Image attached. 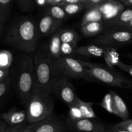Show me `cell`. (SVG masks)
<instances>
[{"mask_svg":"<svg viewBox=\"0 0 132 132\" xmlns=\"http://www.w3.org/2000/svg\"><path fill=\"white\" fill-rule=\"evenodd\" d=\"M60 38L62 43H78L80 36L73 30H60Z\"/></svg>","mask_w":132,"mask_h":132,"instance_id":"obj_22","label":"cell"},{"mask_svg":"<svg viewBox=\"0 0 132 132\" xmlns=\"http://www.w3.org/2000/svg\"><path fill=\"white\" fill-rule=\"evenodd\" d=\"M94 43L103 46H121L132 43V32L126 30L108 31L94 39Z\"/></svg>","mask_w":132,"mask_h":132,"instance_id":"obj_8","label":"cell"},{"mask_svg":"<svg viewBox=\"0 0 132 132\" xmlns=\"http://www.w3.org/2000/svg\"><path fill=\"white\" fill-rule=\"evenodd\" d=\"M36 4H37L38 5H40V6H43V5L47 4L46 0H36Z\"/></svg>","mask_w":132,"mask_h":132,"instance_id":"obj_41","label":"cell"},{"mask_svg":"<svg viewBox=\"0 0 132 132\" xmlns=\"http://www.w3.org/2000/svg\"><path fill=\"white\" fill-rule=\"evenodd\" d=\"M25 127L26 126L24 123L17 125V126H10L9 127H7V128L5 130L4 132H19L22 129Z\"/></svg>","mask_w":132,"mask_h":132,"instance_id":"obj_33","label":"cell"},{"mask_svg":"<svg viewBox=\"0 0 132 132\" xmlns=\"http://www.w3.org/2000/svg\"><path fill=\"white\" fill-rule=\"evenodd\" d=\"M81 61L87 69L88 73L94 80H97L113 87L123 89L132 88L131 81L115 69L97 63H92L83 60H81Z\"/></svg>","mask_w":132,"mask_h":132,"instance_id":"obj_4","label":"cell"},{"mask_svg":"<svg viewBox=\"0 0 132 132\" xmlns=\"http://www.w3.org/2000/svg\"><path fill=\"white\" fill-rule=\"evenodd\" d=\"M69 108V112H68V119L71 120H79L84 118L83 114L81 112V108H79L77 103Z\"/></svg>","mask_w":132,"mask_h":132,"instance_id":"obj_30","label":"cell"},{"mask_svg":"<svg viewBox=\"0 0 132 132\" xmlns=\"http://www.w3.org/2000/svg\"><path fill=\"white\" fill-rule=\"evenodd\" d=\"M99 105L107 111L108 113L117 116L116 108H115L114 101H113V96L110 92L106 94L103 97L102 101L99 103Z\"/></svg>","mask_w":132,"mask_h":132,"instance_id":"obj_23","label":"cell"},{"mask_svg":"<svg viewBox=\"0 0 132 132\" xmlns=\"http://www.w3.org/2000/svg\"><path fill=\"white\" fill-rule=\"evenodd\" d=\"M12 86V81L10 76H8L2 81H0V99L3 101L7 97Z\"/></svg>","mask_w":132,"mask_h":132,"instance_id":"obj_26","label":"cell"},{"mask_svg":"<svg viewBox=\"0 0 132 132\" xmlns=\"http://www.w3.org/2000/svg\"><path fill=\"white\" fill-rule=\"evenodd\" d=\"M104 20V18L99 10L98 6H94L88 9L87 12L85 14L81 22V27L91 22L101 21Z\"/></svg>","mask_w":132,"mask_h":132,"instance_id":"obj_20","label":"cell"},{"mask_svg":"<svg viewBox=\"0 0 132 132\" xmlns=\"http://www.w3.org/2000/svg\"><path fill=\"white\" fill-rule=\"evenodd\" d=\"M48 13L53 18L61 22H63L68 18V15L65 12L63 8L59 5H52L51 7L49 8Z\"/></svg>","mask_w":132,"mask_h":132,"instance_id":"obj_24","label":"cell"},{"mask_svg":"<svg viewBox=\"0 0 132 132\" xmlns=\"http://www.w3.org/2000/svg\"><path fill=\"white\" fill-rule=\"evenodd\" d=\"M106 48L97 44L85 45L78 46L76 50V54L84 57H103Z\"/></svg>","mask_w":132,"mask_h":132,"instance_id":"obj_14","label":"cell"},{"mask_svg":"<svg viewBox=\"0 0 132 132\" xmlns=\"http://www.w3.org/2000/svg\"><path fill=\"white\" fill-rule=\"evenodd\" d=\"M54 61L60 75H63L68 78L81 79L86 81L94 80L88 73L87 69L80 59L61 55L57 59H54Z\"/></svg>","mask_w":132,"mask_h":132,"instance_id":"obj_6","label":"cell"},{"mask_svg":"<svg viewBox=\"0 0 132 132\" xmlns=\"http://www.w3.org/2000/svg\"><path fill=\"white\" fill-rule=\"evenodd\" d=\"M104 1L106 0H87V2H86L85 6H86V8L88 9L92 7L99 6L101 4L103 3Z\"/></svg>","mask_w":132,"mask_h":132,"instance_id":"obj_34","label":"cell"},{"mask_svg":"<svg viewBox=\"0 0 132 132\" xmlns=\"http://www.w3.org/2000/svg\"><path fill=\"white\" fill-rule=\"evenodd\" d=\"M116 30H126L132 32V19L128 23L123 26H121L119 28L116 29ZM113 31V30H112Z\"/></svg>","mask_w":132,"mask_h":132,"instance_id":"obj_37","label":"cell"},{"mask_svg":"<svg viewBox=\"0 0 132 132\" xmlns=\"http://www.w3.org/2000/svg\"><path fill=\"white\" fill-rule=\"evenodd\" d=\"M110 92L112 94L114 101L115 108L117 112V116L121 119L122 121H127L130 119V113L128 108L125 103V101L122 99L119 95L115 92L113 90H110Z\"/></svg>","mask_w":132,"mask_h":132,"instance_id":"obj_16","label":"cell"},{"mask_svg":"<svg viewBox=\"0 0 132 132\" xmlns=\"http://www.w3.org/2000/svg\"><path fill=\"white\" fill-rule=\"evenodd\" d=\"M52 93L63 101L68 107L76 104L78 97L73 84L68 77L60 75L54 82L52 86Z\"/></svg>","mask_w":132,"mask_h":132,"instance_id":"obj_7","label":"cell"},{"mask_svg":"<svg viewBox=\"0 0 132 132\" xmlns=\"http://www.w3.org/2000/svg\"><path fill=\"white\" fill-rule=\"evenodd\" d=\"M81 2L79 0H63L59 5L60 6H63L66 4H70V3H76Z\"/></svg>","mask_w":132,"mask_h":132,"instance_id":"obj_38","label":"cell"},{"mask_svg":"<svg viewBox=\"0 0 132 132\" xmlns=\"http://www.w3.org/2000/svg\"><path fill=\"white\" fill-rule=\"evenodd\" d=\"M106 48L103 58L106 64L110 68L114 69L117 63L120 61V55L117 49L113 46H104Z\"/></svg>","mask_w":132,"mask_h":132,"instance_id":"obj_18","label":"cell"},{"mask_svg":"<svg viewBox=\"0 0 132 132\" xmlns=\"http://www.w3.org/2000/svg\"><path fill=\"white\" fill-rule=\"evenodd\" d=\"M61 23L62 22L55 19L48 13L45 14L40 19L37 24L40 37L48 36L54 34L60 27Z\"/></svg>","mask_w":132,"mask_h":132,"instance_id":"obj_11","label":"cell"},{"mask_svg":"<svg viewBox=\"0 0 132 132\" xmlns=\"http://www.w3.org/2000/svg\"><path fill=\"white\" fill-rule=\"evenodd\" d=\"M77 103L79 108H81V112L83 114L84 118L97 119L98 117H97L95 112L93 109V106L95 103H92V102L84 101L79 97H77Z\"/></svg>","mask_w":132,"mask_h":132,"instance_id":"obj_21","label":"cell"},{"mask_svg":"<svg viewBox=\"0 0 132 132\" xmlns=\"http://www.w3.org/2000/svg\"><path fill=\"white\" fill-rule=\"evenodd\" d=\"M12 86L21 104L27 108L34 94L35 70L34 58L29 54L18 55L10 68Z\"/></svg>","mask_w":132,"mask_h":132,"instance_id":"obj_2","label":"cell"},{"mask_svg":"<svg viewBox=\"0 0 132 132\" xmlns=\"http://www.w3.org/2000/svg\"><path fill=\"white\" fill-rule=\"evenodd\" d=\"M39 37L37 24L34 19L20 17L10 24L4 43L8 46L30 54L37 50Z\"/></svg>","mask_w":132,"mask_h":132,"instance_id":"obj_1","label":"cell"},{"mask_svg":"<svg viewBox=\"0 0 132 132\" xmlns=\"http://www.w3.org/2000/svg\"><path fill=\"white\" fill-rule=\"evenodd\" d=\"M12 0H0V35H2L5 23L10 12Z\"/></svg>","mask_w":132,"mask_h":132,"instance_id":"obj_19","label":"cell"},{"mask_svg":"<svg viewBox=\"0 0 132 132\" xmlns=\"http://www.w3.org/2000/svg\"><path fill=\"white\" fill-rule=\"evenodd\" d=\"M104 24L103 21L91 22L82 26L81 32L84 36L92 37L99 34L104 30Z\"/></svg>","mask_w":132,"mask_h":132,"instance_id":"obj_17","label":"cell"},{"mask_svg":"<svg viewBox=\"0 0 132 132\" xmlns=\"http://www.w3.org/2000/svg\"><path fill=\"white\" fill-rule=\"evenodd\" d=\"M8 124L4 120H1L0 121V132H4L5 130L7 128Z\"/></svg>","mask_w":132,"mask_h":132,"instance_id":"obj_39","label":"cell"},{"mask_svg":"<svg viewBox=\"0 0 132 132\" xmlns=\"http://www.w3.org/2000/svg\"><path fill=\"white\" fill-rule=\"evenodd\" d=\"M104 132H131V131L125 130V129H122L121 128L118 127V126H116V125H113L108 129H106V131Z\"/></svg>","mask_w":132,"mask_h":132,"instance_id":"obj_36","label":"cell"},{"mask_svg":"<svg viewBox=\"0 0 132 132\" xmlns=\"http://www.w3.org/2000/svg\"><path fill=\"white\" fill-rule=\"evenodd\" d=\"M10 70L9 68H0V81H2L10 76Z\"/></svg>","mask_w":132,"mask_h":132,"instance_id":"obj_35","label":"cell"},{"mask_svg":"<svg viewBox=\"0 0 132 132\" xmlns=\"http://www.w3.org/2000/svg\"><path fill=\"white\" fill-rule=\"evenodd\" d=\"M54 1H55V0H46V2H47V4L52 5V3H54Z\"/></svg>","mask_w":132,"mask_h":132,"instance_id":"obj_45","label":"cell"},{"mask_svg":"<svg viewBox=\"0 0 132 132\" xmlns=\"http://www.w3.org/2000/svg\"><path fill=\"white\" fill-rule=\"evenodd\" d=\"M14 63L12 54L6 50H2L0 52V68H11Z\"/></svg>","mask_w":132,"mask_h":132,"instance_id":"obj_25","label":"cell"},{"mask_svg":"<svg viewBox=\"0 0 132 132\" xmlns=\"http://www.w3.org/2000/svg\"><path fill=\"white\" fill-rule=\"evenodd\" d=\"M119 1H122V2H123V3H125V1H126V0H119Z\"/></svg>","mask_w":132,"mask_h":132,"instance_id":"obj_47","label":"cell"},{"mask_svg":"<svg viewBox=\"0 0 132 132\" xmlns=\"http://www.w3.org/2000/svg\"><path fill=\"white\" fill-rule=\"evenodd\" d=\"M124 57L126 58H128V59H130L132 60V54H125V55H123Z\"/></svg>","mask_w":132,"mask_h":132,"instance_id":"obj_44","label":"cell"},{"mask_svg":"<svg viewBox=\"0 0 132 132\" xmlns=\"http://www.w3.org/2000/svg\"><path fill=\"white\" fill-rule=\"evenodd\" d=\"M78 43H62L61 45V54L63 56H68L76 54Z\"/></svg>","mask_w":132,"mask_h":132,"instance_id":"obj_28","label":"cell"},{"mask_svg":"<svg viewBox=\"0 0 132 132\" xmlns=\"http://www.w3.org/2000/svg\"><path fill=\"white\" fill-rule=\"evenodd\" d=\"M34 132H64L65 128L57 117L52 115L43 121L28 125Z\"/></svg>","mask_w":132,"mask_h":132,"instance_id":"obj_10","label":"cell"},{"mask_svg":"<svg viewBox=\"0 0 132 132\" xmlns=\"http://www.w3.org/2000/svg\"><path fill=\"white\" fill-rule=\"evenodd\" d=\"M34 58L35 70L34 93L49 94L52 93V86L60 73L58 72L54 59L46 50L39 49Z\"/></svg>","mask_w":132,"mask_h":132,"instance_id":"obj_3","label":"cell"},{"mask_svg":"<svg viewBox=\"0 0 132 132\" xmlns=\"http://www.w3.org/2000/svg\"><path fill=\"white\" fill-rule=\"evenodd\" d=\"M95 119L83 118L79 120L68 119L67 125L76 132H104L106 128L104 124L95 120Z\"/></svg>","mask_w":132,"mask_h":132,"instance_id":"obj_9","label":"cell"},{"mask_svg":"<svg viewBox=\"0 0 132 132\" xmlns=\"http://www.w3.org/2000/svg\"><path fill=\"white\" fill-rule=\"evenodd\" d=\"M1 119L4 120L9 126H17L24 123L27 119V113L25 110H18L12 107L6 112L2 113Z\"/></svg>","mask_w":132,"mask_h":132,"instance_id":"obj_12","label":"cell"},{"mask_svg":"<svg viewBox=\"0 0 132 132\" xmlns=\"http://www.w3.org/2000/svg\"><path fill=\"white\" fill-rule=\"evenodd\" d=\"M132 19V9H128L121 11L118 15L111 20L108 21L106 26L108 27V31L116 30L121 26L128 23ZM107 31V32H108Z\"/></svg>","mask_w":132,"mask_h":132,"instance_id":"obj_13","label":"cell"},{"mask_svg":"<svg viewBox=\"0 0 132 132\" xmlns=\"http://www.w3.org/2000/svg\"><path fill=\"white\" fill-rule=\"evenodd\" d=\"M79 1H81V3H83L85 4V5H86V2H87V0H79Z\"/></svg>","mask_w":132,"mask_h":132,"instance_id":"obj_46","label":"cell"},{"mask_svg":"<svg viewBox=\"0 0 132 132\" xmlns=\"http://www.w3.org/2000/svg\"><path fill=\"white\" fill-rule=\"evenodd\" d=\"M61 6L63 8V9L68 15H74V14L82 11L86 7L85 4L81 2L76 3L66 4V5Z\"/></svg>","mask_w":132,"mask_h":132,"instance_id":"obj_27","label":"cell"},{"mask_svg":"<svg viewBox=\"0 0 132 132\" xmlns=\"http://www.w3.org/2000/svg\"><path fill=\"white\" fill-rule=\"evenodd\" d=\"M54 107V101L49 94L34 93L26 108L27 122L32 124L46 119L52 115Z\"/></svg>","mask_w":132,"mask_h":132,"instance_id":"obj_5","label":"cell"},{"mask_svg":"<svg viewBox=\"0 0 132 132\" xmlns=\"http://www.w3.org/2000/svg\"><path fill=\"white\" fill-rule=\"evenodd\" d=\"M124 3L126 5H132V0H126Z\"/></svg>","mask_w":132,"mask_h":132,"instance_id":"obj_43","label":"cell"},{"mask_svg":"<svg viewBox=\"0 0 132 132\" xmlns=\"http://www.w3.org/2000/svg\"><path fill=\"white\" fill-rule=\"evenodd\" d=\"M115 125L116 126L132 132V119L127 120V121H122V122L116 124Z\"/></svg>","mask_w":132,"mask_h":132,"instance_id":"obj_31","label":"cell"},{"mask_svg":"<svg viewBox=\"0 0 132 132\" xmlns=\"http://www.w3.org/2000/svg\"><path fill=\"white\" fill-rule=\"evenodd\" d=\"M116 67H117L119 68L122 70V71L126 72V73H128L129 75L132 76V65L125 64V63H122L121 61H120L117 64Z\"/></svg>","mask_w":132,"mask_h":132,"instance_id":"obj_32","label":"cell"},{"mask_svg":"<svg viewBox=\"0 0 132 132\" xmlns=\"http://www.w3.org/2000/svg\"><path fill=\"white\" fill-rule=\"evenodd\" d=\"M15 2L18 9L23 12H28L33 10L36 4V0H15Z\"/></svg>","mask_w":132,"mask_h":132,"instance_id":"obj_29","label":"cell"},{"mask_svg":"<svg viewBox=\"0 0 132 132\" xmlns=\"http://www.w3.org/2000/svg\"><path fill=\"white\" fill-rule=\"evenodd\" d=\"M19 132H34V130L31 127H30L29 126H26L25 128H24L23 129H22Z\"/></svg>","mask_w":132,"mask_h":132,"instance_id":"obj_40","label":"cell"},{"mask_svg":"<svg viewBox=\"0 0 132 132\" xmlns=\"http://www.w3.org/2000/svg\"><path fill=\"white\" fill-rule=\"evenodd\" d=\"M63 1V0H55V1H54V3H53L52 5H59V4H60Z\"/></svg>","mask_w":132,"mask_h":132,"instance_id":"obj_42","label":"cell"},{"mask_svg":"<svg viewBox=\"0 0 132 132\" xmlns=\"http://www.w3.org/2000/svg\"><path fill=\"white\" fill-rule=\"evenodd\" d=\"M61 40L60 38V30L56 31L50 38L46 48V53L51 58L56 59L61 56Z\"/></svg>","mask_w":132,"mask_h":132,"instance_id":"obj_15","label":"cell"}]
</instances>
